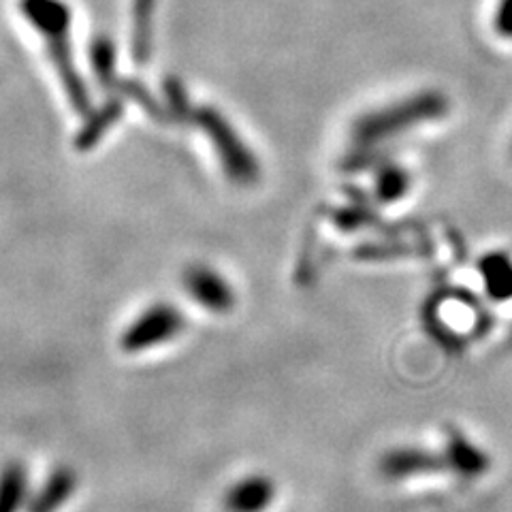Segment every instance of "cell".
<instances>
[{
    "mask_svg": "<svg viewBox=\"0 0 512 512\" xmlns=\"http://www.w3.org/2000/svg\"><path fill=\"white\" fill-rule=\"evenodd\" d=\"M28 498V472L20 461L0 470V512H20Z\"/></svg>",
    "mask_w": 512,
    "mask_h": 512,
    "instance_id": "6",
    "label": "cell"
},
{
    "mask_svg": "<svg viewBox=\"0 0 512 512\" xmlns=\"http://www.w3.org/2000/svg\"><path fill=\"white\" fill-rule=\"evenodd\" d=\"M274 500V480L265 474H252L229 489L227 498H224V506H227L229 512H265Z\"/></svg>",
    "mask_w": 512,
    "mask_h": 512,
    "instance_id": "2",
    "label": "cell"
},
{
    "mask_svg": "<svg viewBox=\"0 0 512 512\" xmlns=\"http://www.w3.org/2000/svg\"><path fill=\"white\" fill-rule=\"evenodd\" d=\"M184 327L186 320L178 308L169 306V303H156L126 327L120 346L124 352L150 350L178 338Z\"/></svg>",
    "mask_w": 512,
    "mask_h": 512,
    "instance_id": "1",
    "label": "cell"
},
{
    "mask_svg": "<svg viewBox=\"0 0 512 512\" xmlns=\"http://www.w3.org/2000/svg\"><path fill=\"white\" fill-rule=\"evenodd\" d=\"M186 288L188 293L210 312L227 314L235 306V297L229 284L220 280L210 269H192L186 276Z\"/></svg>",
    "mask_w": 512,
    "mask_h": 512,
    "instance_id": "3",
    "label": "cell"
},
{
    "mask_svg": "<svg viewBox=\"0 0 512 512\" xmlns=\"http://www.w3.org/2000/svg\"><path fill=\"white\" fill-rule=\"evenodd\" d=\"M77 489V472L69 466H58L50 472L43 487L35 493L28 504V512H58L60 506L67 504Z\"/></svg>",
    "mask_w": 512,
    "mask_h": 512,
    "instance_id": "4",
    "label": "cell"
},
{
    "mask_svg": "<svg viewBox=\"0 0 512 512\" xmlns=\"http://www.w3.org/2000/svg\"><path fill=\"white\" fill-rule=\"evenodd\" d=\"M444 463L463 476H476L487 468V457L480 453L478 448H474L468 440L455 438L451 444H448Z\"/></svg>",
    "mask_w": 512,
    "mask_h": 512,
    "instance_id": "7",
    "label": "cell"
},
{
    "mask_svg": "<svg viewBox=\"0 0 512 512\" xmlns=\"http://www.w3.org/2000/svg\"><path fill=\"white\" fill-rule=\"evenodd\" d=\"M446 466L444 461H438L423 451H414V448H402V451H391L382 459L380 470L389 478H406L423 472H434L436 468Z\"/></svg>",
    "mask_w": 512,
    "mask_h": 512,
    "instance_id": "5",
    "label": "cell"
}]
</instances>
